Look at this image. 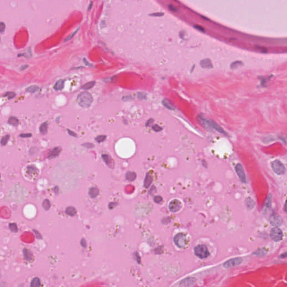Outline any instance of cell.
<instances>
[{
  "instance_id": "6da1fadb",
  "label": "cell",
  "mask_w": 287,
  "mask_h": 287,
  "mask_svg": "<svg viewBox=\"0 0 287 287\" xmlns=\"http://www.w3.org/2000/svg\"><path fill=\"white\" fill-rule=\"evenodd\" d=\"M198 120L199 123L201 124L202 126H203L206 128L209 129H214L215 131H217L218 133L223 134L224 135L227 136V134L226 133L223 128H222L220 126H219L215 122H214L212 120H208V119L205 118L201 116H198Z\"/></svg>"
},
{
  "instance_id": "7a4b0ae2",
  "label": "cell",
  "mask_w": 287,
  "mask_h": 287,
  "mask_svg": "<svg viewBox=\"0 0 287 287\" xmlns=\"http://www.w3.org/2000/svg\"><path fill=\"white\" fill-rule=\"evenodd\" d=\"M77 101L81 107L83 108L89 107L92 104L93 98L90 93L84 92L79 94L77 98Z\"/></svg>"
},
{
  "instance_id": "3957f363",
  "label": "cell",
  "mask_w": 287,
  "mask_h": 287,
  "mask_svg": "<svg viewBox=\"0 0 287 287\" xmlns=\"http://www.w3.org/2000/svg\"><path fill=\"white\" fill-rule=\"evenodd\" d=\"M194 252L196 255L201 259H206L209 255L207 247L203 244L196 246L194 249Z\"/></svg>"
},
{
  "instance_id": "277c9868",
  "label": "cell",
  "mask_w": 287,
  "mask_h": 287,
  "mask_svg": "<svg viewBox=\"0 0 287 287\" xmlns=\"http://www.w3.org/2000/svg\"><path fill=\"white\" fill-rule=\"evenodd\" d=\"M272 168L276 174L278 175H284L285 172V168L283 164L278 160H275L272 162Z\"/></svg>"
},
{
  "instance_id": "5b68a950",
  "label": "cell",
  "mask_w": 287,
  "mask_h": 287,
  "mask_svg": "<svg viewBox=\"0 0 287 287\" xmlns=\"http://www.w3.org/2000/svg\"><path fill=\"white\" fill-rule=\"evenodd\" d=\"M174 242L177 246L183 248L185 247L187 243V239L185 234L180 233L177 234L174 237Z\"/></svg>"
},
{
  "instance_id": "8992f818",
  "label": "cell",
  "mask_w": 287,
  "mask_h": 287,
  "mask_svg": "<svg viewBox=\"0 0 287 287\" xmlns=\"http://www.w3.org/2000/svg\"><path fill=\"white\" fill-rule=\"evenodd\" d=\"M270 237L273 241L275 242L280 241L282 239L283 232L278 228H274L271 231Z\"/></svg>"
},
{
  "instance_id": "52a82bcc",
  "label": "cell",
  "mask_w": 287,
  "mask_h": 287,
  "mask_svg": "<svg viewBox=\"0 0 287 287\" xmlns=\"http://www.w3.org/2000/svg\"><path fill=\"white\" fill-rule=\"evenodd\" d=\"M243 259L241 257L234 258V259L228 260L227 261L225 262L223 264V266L225 268H230V267L240 265Z\"/></svg>"
},
{
  "instance_id": "ba28073f",
  "label": "cell",
  "mask_w": 287,
  "mask_h": 287,
  "mask_svg": "<svg viewBox=\"0 0 287 287\" xmlns=\"http://www.w3.org/2000/svg\"><path fill=\"white\" fill-rule=\"evenodd\" d=\"M182 208V204L180 201L177 199H174L170 202L169 204V209L170 211L175 212L178 211Z\"/></svg>"
},
{
  "instance_id": "9c48e42d",
  "label": "cell",
  "mask_w": 287,
  "mask_h": 287,
  "mask_svg": "<svg viewBox=\"0 0 287 287\" xmlns=\"http://www.w3.org/2000/svg\"><path fill=\"white\" fill-rule=\"evenodd\" d=\"M235 169H236V172L238 176L239 177V178L241 180V181L243 183H246V175L244 171L243 168L241 164H237L236 167H235Z\"/></svg>"
},
{
  "instance_id": "30bf717a",
  "label": "cell",
  "mask_w": 287,
  "mask_h": 287,
  "mask_svg": "<svg viewBox=\"0 0 287 287\" xmlns=\"http://www.w3.org/2000/svg\"><path fill=\"white\" fill-rule=\"evenodd\" d=\"M270 222L271 224L273 226L279 227L283 223V219L280 216L276 215H273L270 218Z\"/></svg>"
},
{
  "instance_id": "8fae6325",
  "label": "cell",
  "mask_w": 287,
  "mask_h": 287,
  "mask_svg": "<svg viewBox=\"0 0 287 287\" xmlns=\"http://www.w3.org/2000/svg\"><path fill=\"white\" fill-rule=\"evenodd\" d=\"M102 158L108 167L111 168H113L114 163L110 156L107 154H103L102 155Z\"/></svg>"
},
{
  "instance_id": "7c38bea8",
  "label": "cell",
  "mask_w": 287,
  "mask_h": 287,
  "mask_svg": "<svg viewBox=\"0 0 287 287\" xmlns=\"http://www.w3.org/2000/svg\"><path fill=\"white\" fill-rule=\"evenodd\" d=\"M195 282V280L193 278H188L183 279L179 283V285L182 286H192Z\"/></svg>"
},
{
  "instance_id": "4fadbf2b",
  "label": "cell",
  "mask_w": 287,
  "mask_h": 287,
  "mask_svg": "<svg viewBox=\"0 0 287 287\" xmlns=\"http://www.w3.org/2000/svg\"><path fill=\"white\" fill-rule=\"evenodd\" d=\"M200 66L202 67V68L204 69H211L212 68V64L211 62V61L210 59H205L204 60H202L200 62Z\"/></svg>"
},
{
  "instance_id": "5bb4252c",
  "label": "cell",
  "mask_w": 287,
  "mask_h": 287,
  "mask_svg": "<svg viewBox=\"0 0 287 287\" xmlns=\"http://www.w3.org/2000/svg\"><path fill=\"white\" fill-rule=\"evenodd\" d=\"M61 151V149L60 147H57L54 148V149L53 150H52L50 152V153L48 154V158L49 159H53L54 158H56L60 154Z\"/></svg>"
},
{
  "instance_id": "9a60e30c",
  "label": "cell",
  "mask_w": 287,
  "mask_h": 287,
  "mask_svg": "<svg viewBox=\"0 0 287 287\" xmlns=\"http://www.w3.org/2000/svg\"><path fill=\"white\" fill-rule=\"evenodd\" d=\"M162 103L166 108L170 109V110H175V106L173 105V104L169 101V100H168L167 99H164L163 100Z\"/></svg>"
},
{
  "instance_id": "2e32d148",
  "label": "cell",
  "mask_w": 287,
  "mask_h": 287,
  "mask_svg": "<svg viewBox=\"0 0 287 287\" xmlns=\"http://www.w3.org/2000/svg\"><path fill=\"white\" fill-rule=\"evenodd\" d=\"M64 80L62 79H60L59 81H57L55 85L54 86V89L56 90H60L63 88L64 86Z\"/></svg>"
},
{
  "instance_id": "e0dca14e",
  "label": "cell",
  "mask_w": 287,
  "mask_h": 287,
  "mask_svg": "<svg viewBox=\"0 0 287 287\" xmlns=\"http://www.w3.org/2000/svg\"><path fill=\"white\" fill-rule=\"evenodd\" d=\"M243 62H242V61H235V62H232L231 64V68L232 70H234V69H236L239 68V67L242 66H243Z\"/></svg>"
},
{
  "instance_id": "ac0fdd59",
  "label": "cell",
  "mask_w": 287,
  "mask_h": 287,
  "mask_svg": "<svg viewBox=\"0 0 287 287\" xmlns=\"http://www.w3.org/2000/svg\"><path fill=\"white\" fill-rule=\"evenodd\" d=\"M48 122H44L43 124H42L40 126V127H39V131H40V133L42 134H46L47 133V130H48Z\"/></svg>"
},
{
  "instance_id": "d6986e66",
  "label": "cell",
  "mask_w": 287,
  "mask_h": 287,
  "mask_svg": "<svg viewBox=\"0 0 287 287\" xmlns=\"http://www.w3.org/2000/svg\"><path fill=\"white\" fill-rule=\"evenodd\" d=\"M8 124L9 125L13 126H17L19 125V120L17 117H11L9 119Z\"/></svg>"
},
{
  "instance_id": "ffe728a7",
  "label": "cell",
  "mask_w": 287,
  "mask_h": 287,
  "mask_svg": "<svg viewBox=\"0 0 287 287\" xmlns=\"http://www.w3.org/2000/svg\"><path fill=\"white\" fill-rule=\"evenodd\" d=\"M24 255L25 259L28 261H30L33 259V254L30 251L28 250H24Z\"/></svg>"
},
{
  "instance_id": "44dd1931",
  "label": "cell",
  "mask_w": 287,
  "mask_h": 287,
  "mask_svg": "<svg viewBox=\"0 0 287 287\" xmlns=\"http://www.w3.org/2000/svg\"><path fill=\"white\" fill-rule=\"evenodd\" d=\"M126 179L127 180L130 181H134L135 179H136V175L134 172H128L126 173Z\"/></svg>"
},
{
  "instance_id": "7402d4cb",
  "label": "cell",
  "mask_w": 287,
  "mask_h": 287,
  "mask_svg": "<svg viewBox=\"0 0 287 287\" xmlns=\"http://www.w3.org/2000/svg\"><path fill=\"white\" fill-rule=\"evenodd\" d=\"M89 194L92 198H95L99 194V190L96 188H92L89 190Z\"/></svg>"
},
{
  "instance_id": "603a6c76",
  "label": "cell",
  "mask_w": 287,
  "mask_h": 287,
  "mask_svg": "<svg viewBox=\"0 0 287 287\" xmlns=\"http://www.w3.org/2000/svg\"><path fill=\"white\" fill-rule=\"evenodd\" d=\"M253 253L255 254L256 255L258 256H265L267 253V251L266 250L265 248H262V249H260L259 250H257Z\"/></svg>"
},
{
  "instance_id": "cb8c5ba5",
  "label": "cell",
  "mask_w": 287,
  "mask_h": 287,
  "mask_svg": "<svg viewBox=\"0 0 287 287\" xmlns=\"http://www.w3.org/2000/svg\"><path fill=\"white\" fill-rule=\"evenodd\" d=\"M151 182H152V178H151L150 175L147 174L145 177V179L144 181V186L146 188H148L150 185Z\"/></svg>"
},
{
  "instance_id": "d4e9b609",
  "label": "cell",
  "mask_w": 287,
  "mask_h": 287,
  "mask_svg": "<svg viewBox=\"0 0 287 287\" xmlns=\"http://www.w3.org/2000/svg\"><path fill=\"white\" fill-rule=\"evenodd\" d=\"M95 84V81H90L88 83H86L84 85L82 86V89H85V90H89L92 89L93 86H94Z\"/></svg>"
},
{
  "instance_id": "484cf974",
  "label": "cell",
  "mask_w": 287,
  "mask_h": 287,
  "mask_svg": "<svg viewBox=\"0 0 287 287\" xmlns=\"http://www.w3.org/2000/svg\"><path fill=\"white\" fill-rule=\"evenodd\" d=\"M30 286L32 287H37L40 286V280L38 278H35L31 281Z\"/></svg>"
},
{
  "instance_id": "4316f807",
  "label": "cell",
  "mask_w": 287,
  "mask_h": 287,
  "mask_svg": "<svg viewBox=\"0 0 287 287\" xmlns=\"http://www.w3.org/2000/svg\"><path fill=\"white\" fill-rule=\"evenodd\" d=\"M66 214H67L70 216H73L74 215L76 214V211L75 209L73 207H72V206H70V207L67 208L66 209Z\"/></svg>"
},
{
  "instance_id": "83f0119b",
  "label": "cell",
  "mask_w": 287,
  "mask_h": 287,
  "mask_svg": "<svg viewBox=\"0 0 287 287\" xmlns=\"http://www.w3.org/2000/svg\"><path fill=\"white\" fill-rule=\"evenodd\" d=\"M38 90V86L37 85H31L30 86H29L28 88L26 89V91L29 93H35Z\"/></svg>"
},
{
  "instance_id": "f1b7e54d",
  "label": "cell",
  "mask_w": 287,
  "mask_h": 287,
  "mask_svg": "<svg viewBox=\"0 0 287 287\" xmlns=\"http://www.w3.org/2000/svg\"><path fill=\"white\" fill-rule=\"evenodd\" d=\"M42 205H43V208L45 209V210H48L50 208L51 204H50V202L49 200H47V199H46L45 200L43 201Z\"/></svg>"
},
{
  "instance_id": "f546056e",
  "label": "cell",
  "mask_w": 287,
  "mask_h": 287,
  "mask_svg": "<svg viewBox=\"0 0 287 287\" xmlns=\"http://www.w3.org/2000/svg\"><path fill=\"white\" fill-rule=\"evenodd\" d=\"M271 204H272V196L269 195L265 202V208L269 209L271 206Z\"/></svg>"
},
{
  "instance_id": "4dcf8cb0",
  "label": "cell",
  "mask_w": 287,
  "mask_h": 287,
  "mask_svg": "<svg viewBox=\"0 0 287 287\" xmlns=\"http://www.w3.org/2000/svg\"><path fill=\"white\" fill-rule=\"evenodd\" d=\"M36 170L37 168L35 167H33V166H29L27 167V172L29 174H31V175H33V173H35L36 172Z\"/></svg>"
},
{
  "instance_id": "1f68e13d",
  "label": "cell",
  "mask_w": 287,
  "mask_h": 287,
  "mask_svg": "<svg viewBox=\"0 0 287 287\" xmlns=\"http://www.w3.org/2000/svg\"><path fill=\"white\" fill-rule=\"evenodd\" d=\"M9 227L12 232H18V227L17 225L15 223H11L9 225Z\"/></svg>"
},
{
  "instance_id": "d6a6232c",
  "label": "cell",
  "mask_w": 287,
  "mask_h": 287,
  "mask_svg": "<svg viewBox=\"0 0 287 287\" xmlns=\"http://www.w3.org/2000/svg\"><path fill=\"white\" fill-rule=\"evenodd\" d=\"M105 139H106V136H105V135H100V136H98L95 138V140L97 141L98 143H102V142L104 141Z\"/></svg>"
},
{
  "instance_id": "836d02e7",
  "label": "cell",
  "mask_w": 287,
  "mask_h": 287,
  "mask_svg": "<svg viewBox=\"0 0 287 287\" xmlns=\"http://www.w3.org/2000/svg\"><path fill=\"white\" fill-rule=\"evenodd\" d=\"M9 138H10L9 135H6L5 136H4V137L2 138L1 141V144L2 145H3V146L6 145V144L7 143Z\"/></svg>"
},
{
  "instance_id": "e575fe53",
  "label": "cell",
  "mask_w": 287,
  "mask_h": 287,
  "mask_svg": "<svg viewBox=\"0 0 287 287\" xmlns=\"http://www.w3.org/2000/svg\"><path fill=\"white\" fill-rule=\"evenodd\" d=\"M146 94L145 93L138 92L137 93V98L139 99H141V100L146 99Z\"/></svg>"
},
{
  "instance_id": "d590c367",
  "label": "cell",
  "mask_w": 287,
  "mask_h": 287,
  "mask_svg": "<svg viewBox=\"0 0 287 287\" xmlns=\"http://www.w3.org/2000/svg\"><path fill=\"white\" fill-rule=\"evenodd\" d=\"M79 29H80V28L79 27V28H77V29H76V30L75 31V32H73V33H72V34H71L70 35H69V37H67V38H66L65 39H64V42H67V41H69V40H70L71 39H72V38L73 37V36H74V35H75V34H76L77 33V31H78V30H79Z\"/></svg>"
},
{
  "instance_id": "8d00e7d4",
  "label": "cell",
  "mask_w": 287,
  "mask_h": 287,
  "mask_svg": "<svg viewBox=\"0 0 287 287\" xmlns=\"http://www.w3.org/2000/svg\"><path fill=\"white\" fill-rule=\"evenodd\" d=\"M255 48H256L257 50L260 51V52H263V53H267V50L265 47L259 46H256Z\"/></svg>"
},
{
  "instance_id": "74e56055",
  "label": "cell",
  "mask_w": 287,
  "mask_h": 287,
  "mask_svg": "<svg viewBox=\"0 0 287 287\" xmlns=\"http://www.w3.org/2000/svg\"><path fill=\"white\" fill-rule=\"evenodd\" d=\"M16 94L14 92H7L6 94H5V96H7L9 98V99H12L13 98H14Z\"/></svg>"
},
{
  "instance_id": "f35d334b",
  "label": "cell",
  "mask_w": 287,
  "mask_h": 287,
  "mask_svg": "<svg viewBox=\"0 0 287 287\" xmlns=\"http://www.w3.org/2000/svg\"><path fill=\"white\" fill-rule=\"evenodd\" d=\"M152 128H153V130L155 132H159V131L162 130V128L160 127V126H159L158 125H154Z\"/></svg>"
},
{
  "instance_id": "ab89813d",
  "label": "cell",
  "mask_w": 287,
  "mask_h": 287,
  "mask_svg": "<svg viewBox=\"0 0 287 287\" xmlns=\"http://www.w3.org/2000/svg\"><path fill=\"white\" fill-rule=\"evenodd\" d=\"M6 25L4 22H0V33H3L5 30Z\"/></svg>"
},
{
  "instance_id": "60d3db41",
  "label": "cell",
  "mask_w": 287,
  "mask_h": 287,
  "mask_svg": "<svg viewBox=\"0 0 287 287\" xmlns=\"http://www.w3.org/2000/svg\"><path fill=\"white\" fill-rule=\"evenodd\" d=\"M247 202L249 203V204H250V205H249V206H248L247 207L250 208V209L252 208L253 207V206H254V205H255V203H254L253 201L252 200L250 199H248L247 200Z\"/></svg>"
},
{
  "instance_id": "b9f144b4",
  "label": "cell",
  "mask_w": 287,
  "mask_h": 287,
  "mask_svg": "<svg viewBox=\"0 0 287 287\" xmlns=\"http://www.w3.org/2000/svg\"><path fill=\"white\" fill-rule=\"evenodd\" d=\"M83 146H84V147H86V148H88V149H91V148H93V147H94V145H93V144L89 143L83 144Z\"/></svg>"
},
{
  "instance_id": "7bdbcfd3",
  "label": "cell",
  "mask_w": 287,
  "mask_h": 287,
  "mask_svg": "<svg viewBox=\"0 0 287 287\" xmlns=\"http://www.w3.org/2000/svg\"><path fill=\"white\" fill-rule=\"evenodd\" d=\"M154 200L156 203H159L160 202L162 201V198L159 196H157L154 199Z\"/></svg>"
},
{
  "instance_id": "ee69618b",
  "label": "cell",
  "mask_w": 287,
  "mask_h": 287,
  "mask_svg": "<svg viewBox=\"0 0 287 287\" xmlns=\"http://www.w3.org/2000/svg\"><path fill=\"white\" fill-rule=\"evenodd\" d=\"M164 15V13L163 12H156V13H153V14H151L150 15V16H153V17H162Z\"/></svg>"
},
{
  "instance_id": "f6af8a7d",
  "label": "cell",
  "mask_w": 287,
  "mask_h": 287,
  "mask_svg": "<svg viewBox=\"0 0 287 287\" xmlns=\"http://www.w3.org/2000/svg\"><path fill=\"white\" fill-rule=\"evenodd\" d=\"M168 9L170 10V11H173V12H175L177 11V9L175 7V6H173L172 5H168Z\"/></svg>"
},
{
  "instance_id": "bcb514c9",
  "label": "cell",
  "mask_w": 287,
  "mask_h": 287,
  "mask_svg": "<svg viewBox=\"0 0 287 287\" xmlns=\"http://www.w3.org/2000/svg\"><path fill=\"white\" fill-rule=\"evenodd\" d=\"M67 132H68L69 134L70 135H71V136H73V137H76L77 136V135L75 133H74V132L70 130L69 129H67Z\"/></svg>"
},
{
  "instance_id": "7dc6e473",
  "label": "cell",
  "mask_w": 287,
  "mask_h": 287,
  "mask_svg": "<svg viewBox=\"0 0 287 287\" xmlns=\"http://www.w3.org/2000/svg\"><path fill=\"white\" fill-rule=\"evenodd\" d=\"M194 28H195V29H197V30H199V31H201V32H204V31H205V30H204V28H202L201 27H200V26L195 25V26H194Z\"/></svg>"
},
{
  "instance_id": "c3c4849f",
  "label": "cell",
  "mask_w": 287,
  "mask_h": 287,
  "mask_svg": "<svg viewBox=\"0 0 287 287\" xmlns=\"http://www.w3.org/2000/svg\"><path fill=\"white\" fill-rule=\"evenodd\" d=\"M153 122H154V120H153V119L150 118V119H149V120H148L147 121V122H146V124H145V125H146V126H150L151 124L153 123Z\"/></svg>"
},
{
  "instance_id": "681fc988",
  "label": "cell",
  "mask_w": 287,
  "mask_h": 287,
  "mask_svg": "<svg viewBox=\"0 0 287 287\" xmlns=\"http://www.w3.org/2000/svg\"><path fill=\"white\" fill-rule=\"evenodd\" d=\"M32 136L31 134H21L20 136L21 137H30Z\"/></svg>"
},
{
  "instance_id": "f907efd6",
  "label": "cell",
  "mask_w": 287,
  "mask_h": 287,
  "mask_svg": "<svg viewBox=\"0 0 287 287\" xmlns=\"http://www.w3.org/2000/svg\"><path fill=\"white\" fill-rule=\"evenodd\" d=\"M34 232H35V236H36L37 238H39V239H41V238H42V237H41V236H40V235L39 234L38 232V231H35V230H34Z\"/></svg>"
},
{
  "instance_id": "816d5d0a",
  "label": "cell",
  "mask_w": 287,
  "mask_h": 287,
  "mask_svg": "<svg viewBox=\"0 0 287 287\" xmlns=\"http://www.w3.org/2000/svg\"><path fill=\"white\" fill-rule=\"evenodd\" d=\"M131 99L132 98H131V96H124V97L122 98V99H123L124 101H127V100H128H128H131Z\"/></svg>"
},
{
  "instance_id": "f5cc1de1",
  "label": "cell",
  "mask_w": 287,
  "mask_h": 287,
  "mask_svg": "<svg viewBox=\"0 0 287 287\" xmlns=\"http://www.w3.org/2000/svg\"><path fill=\"white\" fill-rule=\"evenodd\" d=\"M84 63H85V64H86V65L89 66H90V67H92V64H89L88 62H87V61L85 59H84Z\"/></svg>"
},
{
  "instance_id": "db71d44e",
  "label": "cell",
  "mask_w": 287,
  "mask_h": 287,
  "mask_svg": "<svg viewBox=\"0 0 287 287\" xmlns=\"http://www.w3.org/2000/svg\"><path fill=\"white\" fill-rule=\"evenodd\" d=\"M92 7H93V2H90V4H89V7H88V10H89V11H90V10H91V9H92Z\"/></svg>"
},
{
  "instance_id": "11a10c76",
  "label": "cell",
  "mask_w": 287,
  "mask_h": 287,
  "mask_svg": "<svg viewBox=\"0 0 287 287\" xmlns=\"http://www.w3.org/2000/svg\"><path fill=\"white\" fill-rule=\"evenodd\" d=\"M202 165L204 166V167H206V164H207V163H206V162L205 160H202Z\"/></svg>"
},
{
  "instance_id": "9f6ffc18",
  "label": "cell",
  "mask_w": 287,
  "mask_h": 287,
  "mask_svg": "<svg viewBox=\"0 0 287 287\" xmlns=\"http://www.w3.org/2000/svg\"><path fill=\"white\" fill-rule=\"evenodd\" d=\"M28 66V65H27H27H25V66H22V67H21V70H22H22H24V69H25V68H27V67Z\"/></svg>"
},
{
  "instance_id": "6f0895ef",
  "label": "cell",
  "mask_w": 287,
  "mask_h": 287,
  "mask_svg": "<svg viewBox=\"0 0 287 287\" xmlns=\"http://www.w3.org/2000/svg\"><path fill=\"white\" fill-rule=\"evenodd\" d=\"M0 275H1V272H0Z\"/></svg>"
},
{
  "instance_id": "680465c9",
  "label": "cell",
  "mask_w": 287,
  "mask_h": 287,
  "mask_svg": "<svg viewBox=\"0 0 287 287\" xmlns=\"http://www.w3.org/2000/svg\"><path fill=\"white\" fill-rule=\"evenodd\" d=\"M0 177H1V175H0Z\"/></svg>"
}]
</instances>
